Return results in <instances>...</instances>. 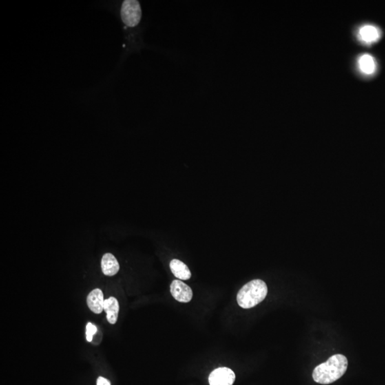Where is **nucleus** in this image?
<instances>
[{
  "label": "nucleus",
  "instance_id": "obj_13",
  "mask_svg": "<svg viewBox=\"0 0 385 385\" xmlns=\"http://www.w3.org/2000/svg\"><path fill=\"white\" fill-rule=\"evenodd\" d=\"M96 385H111L110 382L108 379L103 377H99L96 381Z\"/></svg>",
  "mask_w": 385,
  "mask_h": 385
},
{
  "label": "nucleus",
  "instance_id": "obj_5",
  "mask_svg": "<svg viewBox=\"0 0 385 385\" xmlns=\"http://www.w3.org/2000/svg\"><path fill=\"white\" fill-rule=\"evenodd\" d=\"M171 293L173 298L178 302L187 303L193 298L192 289L188 285L179 280H174L171 282Z\"/></svg>",
  "mask_w": 385,
  "mask_h": 385
},
{
  "label": "nucleus",
  "instance_id": "obj_9",
  "mask_svg": "<svg viewBox=\"0 0 385 385\" xmlns=\"http://www.w3.org/2000/svg\"><path fill=\"white\" fill-rule=\"evenodd\" d=\"M170 268L173 275L180 280H189L191 277V273L189 267L184 262L177 259H173L170 262Z\"/></svg>",
  "mask_w": 385,
  "mask_h": 385
},
{
  "label": "nucleus",
  "instance_id": "obj_3",
  "mask_svg": "<svg viewBox=\"0 0 385 385\" xmlns=\"http://www.w3.org/2000/svg\"><path fill=\"white\" fill-rule=\"evenodd\" d=\"M142 10L140 3L136 0H125L121 7V18L126 26H137L141 19Z\"/></svg>",
  "mask_w": 385,
  "mask_h": 385
},
{
  "label": "nucleus",
  "instance_id": "obj_7",
  "mask_svg": "<svg viewBox=\"0 0 385 385\" xmlns=\"http://www.w3.org/2000/svg\"><path fill=\"white\" fill-rule=\"evenodd\" d=\"M103 292L100 289L93 290L87 296V306L93 313L100 314L102 313L105 306Z\"/></svg>",
  "mask_w": 385,
  "mask_h": 385
},
{
  "label": "nucleus",
  "instance_id": "obj_10",
  "mask_svg": "<svg viewBox=\"0 0 385 385\" xmlns=\"http://www.w3.org/2000/svg\"><path fill=\"white\" fill-rule=\"evenodd\" d=\"M104 310L107 313V320L109 323L114 325L117 321L119 305L118 300L114 297H109L105 301Z\"/></svg>",
  "mask_w": 385,
  "mask_h": 385
},
{
  "label": "nucleus",
  "instance_id": "obj_12",
  "mask_svg": "<svg viewBox=\"0 0 385 385\" xmlns=\"http://www.w3.org/2000/svg\"><path fill=\"white\" fill-rule=\"evenodd\" d=\"M97 331V328L94 325L89 322L87 326V331H86V335H87V339L88 342H92L93 339V335L96 334Z\"/></svg>",
  "mask_w": 385,
  "mask_h": 385
},
{
  "label": "nucleus",
  "instance_id": "obj_1",
  "mask_svg": "<svg viewBox=\"0 0 385 385\" xmlns=\"http://www.w3.org/2000/svg\"><path fill=\"white\" fill-rule=\"evenodd\" d=\"M348 361L346 356L337 354L330 357L326 362L319 364L313 370L315 382L329 384L340 379L348 370Z\"/></svg>",
  "mask_w": 385,
  "mask_h": 385
},
{
  "label": "nucleus",
  "instance_id": "obj_11",
  "mask_svg": "<svg viewBox=\"0 0 385 385\" xmlns=\"http://www.w3.org/2000/svg\"><path fill=\"white\" fill-rule=\"evenodd\" d=\"M358 67L360 72L366 75H371L376 71L375 59L370 54H366L359 56Z\"/></svg>",
  "mask_w": 385,
  "mask_h": 385
},
{
  "label": "nucleus",
  "instance_id": "obj_4",
  "mask_svg": "<svg viewBox=\"0 0 385 385\" xmlns=\"http://www.w3.org/2000/svg\"><path fill=\"white\" fill-rule=\"evenodd\" d=\"M235 379L234 372L228 368L213 370L209 377L210 385H233Z\"/></svg>",
  "mask_w": 385,
  "mask_h": 385
},
{
  "label": "nucleus",
  "instance_id": "obj_2",
  "mask_svg": "<svg viewBox=\"0 0 385 385\" xmlns=\"http://www.w3.org/2000/svg\"><path fill=\"white\" fill-rule=\"evenodd\" d=\"M267 294V285L264 280L256 279L242 286L237 295V302L240 308L250 309L264 301Z\"/></svg>",
  "mask_w": 385,
  "mask_h": 385
},
{
  "label": "nucleus",
  "instance_id": "obj_6",
  "mask_svg": "<svg viewBox=\"0 0 385 385\" xmlns=\"http://www.w3.org/2000/svg\"><path fill=\"white\" fill-rule=\"evenodd\" d=\"M381 36V32L377 27L372 25H364L358 30V38L362 43L372 44L378 41Z\"/></svg>",
  "mask_w": 385,
  "mask_h": 385
},
{
  "label": "nucleus",
  "instance_id": "obj_8",
  "mask_svg": "<svg viewBox=\"0 0 385 385\" xmlns=\"http://www.w3.org/2000/svg\"><path fill=\"white\" fill-rule=\"evenodd\" d=\"M102 270L107 276H114L119 271V264L114 255L106 253L102 259Z\"/></svg>",
  "mask_w": 385,
  "mask_h": 385
}]
</instances>
